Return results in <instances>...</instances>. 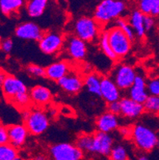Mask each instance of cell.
I'll use <instances>...</instances> for the list:
<instances>
[{"instance_id": "6da1fadb", "label": "cell", "mask_w": 159, "mask_h": 160, "mask_svg": "<svg viewBox=\"0 0 159 160\" xmlns=\"http://www.w3.org/2000/svg\"><path fill=\"white\" fill-rule=\"evenodd\" d=\"M127 4L120 0H103L96 6L94 18L100 25H105L122 18Z\"/></svg>"}, {"instance_id": "7a4b0ae2", "label": "cell", "mask_w": 159, "mask_h": 160, "mask_svg": "<svg viewBox=\"0 0 159 160\" xmlns=\"http://www.w3.org/2000/svg\"><path fill=\"white\" fill-rule=\"evenodd\" d=\"M131 140L137 149L148 153L157 148L158 135L143 123H136L131 128Z\"/></svg>"}, {"instance_id": "3957f363", "label": "cell", "mask_w": 159, "mask_h": 160, "mask_svg": "<svg viewBox=\"0 0 159 160\" xmlns=\"http://www.w3.org/2000/svg\"><path fill=\"white\" fill-rule=\"evenodd\" d=\"M22 117L25 126L33 136L42 135L49 127V116L40 108L23 110Z\"/></svg>"}, {"instance_id": "277c9868", "label": "cell", "mask_w": 159, "mask_h": 160, "mask_svg": "<svg viewBox=\"0 0 159 160\" xmlns=\"http://www.w3.org/2000/svg\"><path fill=\"white\" fill-rule=\"evenodd\" d=\"M100 34V25L94 18L82 16L73 23V35L87 42L99 40Z\"/></svg>"}, {"instance_id": "5b68a950", "label": "cell", "mask_w": 159, "mask_h": 160, "mask_svg": "<svg viewBox=\"0 0 159 160\" xmlns=\"http://www.w3.org/2000/svg\"><path fill=\"white\" fill-rule=\"evenodd\" d=\"M107 30L108 33L109 42L118 60L124 58L131 51L132 42L121 29L116 26L112 27Z\"/></svg>"}, {"instance_id": "8992f818", "label": "cell", "mask_w": 159, "mask_h": 160, "mask_svg": "<svg viewBox=\"0 0 159 160\" xmlns=\"http://www.w3.org/2000/svg\"><path fill=\"white\" fill-rule=\"evenodd\" d=\"M137 75L138 73L133 66L121 63L114 67L111 78L121 91H128L133 86Z\"/></svg>"}, {"instance_id": "52a82bcc", "label": "cell", "mask_w": 159, "mask_h": 160, "mask_svg": "<svg viewBox=\"0 0 159 160\" xmlns=\"http://www.w3.org/2000/svg\"><path fill=\"white\" fill-rule=\"evenodd\" d=\"M84 155L81 149L70 142H59L49 148L52 160H82Z\"/></svg>"}, {"instance_id": "ba28073f", "label": "cell", "mask_w": 159, "mask_h": 160, "mask_svg": "<svg viewBox=\"0 0 159 160\" xmlns=\"http://www.w3.org/2000/svg\"><path fill=\"white\" fill-rule=\"evenodd\" d=\"M65 38L61 33L56 31H48L44 33L38 42L41 51L47 55L57 54L65 46Z\"/></svg>"}, {"instance_id": "9c48e42d", "label": "cell", "mask_w": 159, "mask_h": 160, "mask_svg": "<svg viewBox=\"0 0 159 160\" xmlns=\"http://www.w3.org/2000/svg\"><path fill=\"white\" fill-rule=\"evenodd\" d=\"M2 91L5 98L10 102L17 96L28 92L26 84L21 79L9 74L2 85Z\"/></svg>"}, {"instance_id": "30bf717a", "label": "cell", "mask_w": 159, "mask_h": 160, "mask_svg": "<svg viewBox=\"0 0 159 160\" xmlns=\"http://www.w3.org/2000/svg\"><path fill=\"white\" fill-rule=\"evenodd\" d=\"M114 147V139L109 133L96 132L93 134L92 155L109 156Z\"/></svg>"}, {"instance_id": "8fae6325", "label": "cell", "mask_w": 159, "mask_h": 160, "mask_svg": "<svg viewBox=\"0 0 159 160\" xmlns=\"http://www.w3.org/2000/svg\"><path fill=\"white\" fill-rule=\"evenodd\" d=\"M65 46L68 56L75 61L83 60L87 55V46L86 42L73 34L65 38Z\"/></svg>"}, {"instance_id": "7c38bea8", "label": "cell", "mask_w": 159, "mask_h": 160, "mask_svg": "<svg viewBox=\"0 0 159 160\" xmlns=\"http://www.w3.org/2000/svg\"><path fill=\"white\" fill-rule=\"evenodd\" d=\"M43 34V30L33 22L20 23L15 29V35L22 40L39 42Z\"/></svg>"}, {"instance_id": "4fadbf2b", "label": "cell", "mask_w": 159, "mask_h": 160, "mask_svg": "<svg viewBox=\"0 0 159 160\" xmlns=\"http://www.w3.org/2000/svg\"><path fill=\"white\" fill-rule=\"evenodd\" d=\"M100 97L108 103L119 101L121 99V90L118 88L111 77H103L101 80Z\"/></svg>"}, {"instance_id": "5bb4252c", "label": "cell", "mask_w": 159, "mask_h": 160, "mask_svg": "<svg viewBox=\"0 0 159 160\" xmlns=\"http://www.w3.org/2000/svg\"><path fill=\"white\" fill-rule=\"evenodd\" d=\"M57 83L65 92L71 95L79 93L84 87V79L75 72H69Z\"/></svg>"}, {"instance_id": "9a60e30c", "label": "cell", "mask_w": 159, "mask_h": 160, "mask_svg": "<svg viewBox=\"0 0 159 160\" xmlns=\"http://www.w3.org/2000/svg\"><path fill=\"white\" fill-rule=\"evenodd\" d=\"M7 131L9 142L17 149L22 148L26 143V139L30 134L24 123L10 125L7 127Z\"/></svg>"}, {"instance_id": "2e32d148", "label": "cell", "mask_w": 159, "mask_h": 160, "mask_svg": "<svg viewBox=\"0 0 159 160\" xmlns=\"http://www.w3.org/2000/svg\"><path fill=\"white\" fill-rule=\"evenodd\" d=\"M96 126L97 132L110 134L111 132L119 129V117L107 111L104 112L96 118Z\"/></svg>"}, {"instance_id": "e0dca14e", "label": "cell", "mask_w": 159, "mask_h": 160, "mask_svg": "<svg viewBox=\"0 0 159 160\" xmlns=\"http://www.w3.org/2000/svg\"><path fill=\"white\" fill-rule=\"evenodd\" d=\"M121 114L123 117L127 119H137L140 117L145 112L144 105L137 103L128 97L120 99Z\"/></svg>"}, {"instance_id": "ac0fdd59", "label": "cell", "mask_w": 159, "mask_h": 160, "mask_svg": "<svg viewBox=\"0 0 159 160\" xmlns=\"http://www.w3.org/2000/svg\"><path fill=\"white\" fill-rule=\"evenodd\" d=\"M30 97L32 104L37 108L46 106L51 102L52 94L49 88L44 85H36L30 91Z\"/></svg>"}, {"instance_id": "d6986e66", "label": "cell", "mask_w": 159, "mask_h": 160, "mask_svg": "<svg viewBox=\"0 0 159 160\" xmlns=\"http://www.w3.org/2000/svg\"><path fill=\"white\" fill-rule=\"evenodd\" d=\"M69 64L65 61H57L46 68V78L53 81H58L69 73Z\"/></svg>"}, {"instance_id": "ffe728a7", "label": "cell", "mask_w": 159, "mask_h": 160, "mask_svg": "<svg viewBox=\"0 0 159 160\" xmlns=\"http://www.w3.org/2000/svg\"><path fill=\"white\" fill-rule=\"evenodd\" d=\"M144 17L145 15L137 8L131 11L127 18L128 22L133 28L137 37L139 38L145 37L147 32L144 27Z\"/></svg>"}, {"instance_id": "44dd1931", "label": "cell", "mask_w": 159, "mask_h": 160, "mask_svg": "<svg viewBox=\"0 0 159 160\" xmlns=\"http://www.w3.org/2000/svg\"><path fill=\"white\" fill-rule=\"evenodd\" d=\"M101 80L100 77L96 72H90L87 74L84 78V86L88 92L95 96L100 97V88H101Z\"/></svg>"}, {"instance_id": "7402d4cb", "label": "cell", "mask_w": 159, "mask_h": 160, "mask_svg": "<svg viewBox=\"0 0 159 160\" xmlns=\"http://www.w3.org/2000/svg\"><path fill=\"white\" fill-rule=\"evenodd\" d=\"M47 5V0H30L26 2V12L31 18H39L44 14Z\"/></svg>"}, {"instance_id": "603a6c76", "label": "cell", "mask_w": 159, "mask_h": 160, "mask_svg": "<svg viewBox=\"0 0 159 160\" xmlns=\"http://www.w3.org/2000/svg\"><path fill=\"white\" fill-rule=\"evenodd\" d=\"M25 4L22 0H0V12L7 16L17 14Z\"/></svg>"}, {"instance_id": "cb8c5ba5", "label": "cell", "mask_w": 159, "mask_h": 160, "mask_svg": "<svg viewBox=\"0 0 159 160\" xmlns=\"http://www.w3.org/2000/svg\"><path fill=\"white\" fill-rule=\"evenodd\" d=\"M138 9L144 15L159 16V0H141L138 2Z\"/></svg>"}, {"instance_id": "d4e9b609", "label": "cell", "mask_w": 159, "mask_h": 160, "mask_svg": "<svg viewBox=\"0 0 159 160\" xmlns=\"http://www.w3.org/2000/svg\"><path fill=\"white\" fill-rule=\"evenodd\" d=\"M75 145L81 149L84 153L92 154L93 149V135L89 134H81L77 138Z\"/></svg>"}, {"instance_id": "484cf974", "label": "cell", "mask_w": 159, "mask_h": 160, "mask_svg": "<svg viewBox=\"0 0 159 160\" xmlns=\"http://www.w3.org/2000/svg\"><path fill=\"white\" fill-rule=\"evenodd\" d=\"M99 45H100V47L103 54L107 58H109L112 61L118 60L117 57L112 50V46H111L110 42H109L107 30H104V31L101 32V34L99 38Z\"/></svg>"}, {"instance_id": "4316f807", "label": "cell", "mask_w": 159, "mask_h": 160, "mask_svg": "<svg viewBox=\"0 0 159 160\" xmlns=\"http://www.w3.org/2000/svg\"><path fill=\"white\" fill-rule=\"evenodd\" d=\"M148 97L149 94L147 92V88L133 85L128 90V97L139 104H144Z\"/></svg>"}, {"instance_id": "83f0119b", "label": "cell", "mask_w": 159, "mask_h": 160, "mask_svg": "<svg viewBox=\"0 0 159 160\" xmlns=\"http://www.w3.org/2000/svg\"><path fill=\"white\" fill-rule=\"evenodd\" d=\"M18 157V150L10 142L0 145V160H14Z\"/></svg>"}, {"instance_id": "f1b7e54d", "label": "cell", "mask_w": 159, "mask_h": 160, "mask_svg": "<svg viewBox=\"0 0 159 160\" xmlns=\"http://www.w3.org/2000/svg\"><path fill=\"white\" fill-rule=\"evenodd\" d=\"M115 22H116V27L121 29V30H122V32L127 36L128 38H129L131 42H133V41L136 38V34H135L133 28L131 27V26L130 25V23L128 22L127 18H124L123 17H122V18H118V19L116 20Z\"/></svg>"}, {"instance_id": "f546056e", "label": "cell", "mask_w": 159, "mask_h": 160, "mask_svg": "<svg viewBox=\"0 0 159 160\" xmlns=\"http://www.w3.org/2000/svg\"><path fill=\"white\" fill-rule=\"evenodd\" d=\"M111 160H129L127 151L122 145H115L109 155Z\"/></svg>"}, {"instance_id": "4dcf8cb0", "label": "cell", "mask_w": 159, "mask_h": 160, "mask_svg": "<svg viewBox=\"0 0 159 160\" xmlns=\"http://www.w3.org/2000/svg\"><path fill=\"white\" fill-rule=\"evenodd\" d=\"M11 103L14 104L17 108L22 109V111L23 110H26V109H28L30 104H32L30 94L28 92L17 96V97H16L15 98H14L11 100Z\"/></svg>"}, {"instance_id": "1f68e13d", "label": "cell", "mask_w": 159, "mask_h": 160, "mask_svg": "<svg viewBox=\"0 0 159 160\" xmlns=\"http://www.w3.org/2000/svg\"><path fill=\"white\" fill-rule=\"evenodd\" d=\"M145 111L154 115H159V97L149 96L144 103Z\"/></svg>"}, {"instance_id": "d6a6232c", "label": "cell", "mask_w": 159, "mask_h": 160, "mask_svg": "<svg viewBox=\"0 0 159 160\" xmlns=\"http://www.w3.org/2000/svg\"><path fill=\"white\" fill-rule=\"evenodd\" d=\"M26 70L27 73L33 78H46V68L37 64H29L26 67Z\"/></svg>"}, {"instance_id": "836d02e7", "label": "cell", "mask_w": 159, "mask_h": 160, "mask_svg": "<svg viewBox=\"0 0 159 160\" xmlns=\"http://www.w3.org/2000/svg\"><path fill=\"white\" fill-rule=\"evenodd\" d=\"M147 90L149 96L159 97V78H154L147 82Z\"/></svg>"}, {"instance_id": "e575fe53", "label": "cell", "mask_w": 159, "mask_h": 160, "mask_svg": "<svg viewBox=\"0 0 159 160\" xmlns=\"http://www.w3.org/2000/svg\"><path fill=\"white\" fill-rule=\"evenodd\" d=\"M107 112L112 114L119 116L121 114V105L120 101H114V102L108 103L107 105Z\"/></svg>"}, {"instance_id": "d590c367", "label": "cell", "mask_w": 159, "mask_h": 160, "mask_svg": "<svg viewBox=\"0 0 159 160\" xmlns=\"http://www.w3.org/2000/svg\"><path fill=\"white\" fill-rule=\"evenodd\" d=\"M14 42L11 38H6L0 42V49L4 53H10L12 50Z\"/></svg>"}, {"instance_id": "8d00e7d4", "label": "cell", "mask_w": 159, "mask_h": 160, "mask_svg": "<svg viewBox=\"0 0 159 160\" xmlns=\"http://www.w3.org/2000/svg\"><path fill=\"white\" fill-rule=\"evenodd\" d=\"M9 143V136L7 127L0 123V145Z\"/></svg>"}, {"instance_id": "74e56055", "label": "cell", "mask_w": 159, "mask_h": 160, "mask_svg": "<svg viewBox=\"0 0 159 160\" xmlns=\"http://www.w3.org/2000/svg\"><path fill=\"white\" fill-rule=\"evenodd\" d=\"M155 25V19L151 15H145L144 17V27L146 31H150L154 28Z\"/></svg>"}, {"instance_id": "f35d334b", "label": "cell", "mask_w": 159, "mask_h": 160, "mask_svg": "<svg viewBox=\"0 0 159 160\" xmlns=\"http://www.w3.org/2000/svg\"><path fill=\"white\" fill-rule=\"evenodd\" d=\"M119 132L121 136L126 138H131V128L129 127H120L119 128Z\"/></svg>"}, {"instance_id": "ab89813d", "label": "cell", "mask_w": 159, "mask_h": 160, "mask_svg": "<svg viewBox=\"0 0 159 160\" xmlns=\"http://www.w3.org/2000/svg\"><path fill=\"white\" fill-rule=\"evenodd\" d=\"M7 76H8V74L7 73V72L3 69L0 68V88H2L4 81L7 79Z\"/></svg>"}, {"instance_id": "60d3db41", "label": "cell", "mask_w": 159, "mask_h": 160, "mask_svg": "<svg viewBox=\"0 0 159 160\" xmlns=\"http://www.w3.org/2000/svg\"><path fill=\"white\" fill-rule=\"evenodd\" d=\"M61 113L65 115V116H70V115L72 114V110L68 106H63V107L61 108Z\"/></svg>"}, {"instance_id": "b9f144b4", "label": "cell", "mask_w": 159, "mask_h": 160, "mask_svg": "<svg viewBox=\"0 0 159 160\" xmlns=\"http://www.w3.org/2000/svg\"><path fill=\"white\" fill-rule=\"evenodd\" d=\"M137 160H150V159H149V158L147 156V155H141L140 156H138V159Z\"/></svg>"}, {"instance_id": "7bdbcfd3", "label": "cell", "mask_w": 159, "mask_h": 160, "mask_svg": "<svg viewBox=\"0 0 159 160\" xmlns=\"http://www.w3.org/2000/svg\"><path fill=\"white\" fill-rule=\"evenodd\" d=\"M35 160H46V157L42 155H39L35 158Z\"/></svg>"}, {"instance_id": "ee69618b", "label": "cell", "mask_w": 159, "mask_h": 160, "mask_svg": "<svg viewBox=\"0 0 159 160\" xmlns=\"http://www.w3.org/2000/svg\"><path fill=\"white\" fill-rule=\"evenodd\" d=\"M49 114L52 115V116H54V115L57 114V112H56V110H55V109H52V110H49Z\"/></svg>"}, {"instance_id": "f6af8a7d", "label": "cell", "mask_w": 159, "mask_h": 160, "mask_svg": "<svg viewBox=\"0 0 159 160\" xmlns=\"http://www.w3.org/2000/svg\"><path fill=\"white\" fill-rule=\"evenodd\" d=\"M14 160H24V159H23V158H22L21 157L18 156V157H17V158H14Z\"/></svg>"}, {"instance_id": "bcb514c9", "label": "cell", "mask_w": 159, "mask_h": 160, "mask_svg": "<svg viewBox=\"0 0 159 160\" xmlns=\"http://www.w3.org/2000/svg\"><path fill=\"white\" fill-rule=\"evenodd\" d=\"M157 149L159 150V136H158V139H157Z\"/></svg>"}, {"instance_id": "7dc6e473", "label": "cell", "mask_w": 159, "mask_h": 160, "mask_svg": "<svg viewBox=\"0 0 159 160\" xmlns=\"http://www.w3.org/2000/svg\"><path fill=\"white\" fill-rule=\"evenodd\" d=\"M0 40H1V36H0Z\"/></svg>"}, {"instance_id": "c3c4849f", "label": "cell", "mask_w": 159, "mask_h": 160, "mask_svg": "<svg viewBox=\"0 0 159 160\" xmlns=\"http://www.w3.org/2000/svg\"><path fill=\"white\" fill-rule=\"evenodd\" d=\"M108 160H111V159H108Z\"/></svg>"}]
</instances>
